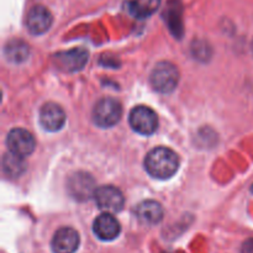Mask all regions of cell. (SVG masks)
Returning <instances> with one entry per match:
<instances>
[{
  "instance_id": "obj_1",
  "label": "cell",
  "mask_w": 253,
  "mask_h": 253,
  "mask_svg": "<svg viewBox=\"0 0 253 253\" xmlns=\"http://www.w3.org/2000/svg\"><path fill=\"white\" fill-rule=\"evenodd\" d=\"M145 168L151 177L168 179L177 173L179 168V157L170 148L156 147L146 156Z\"/></svg>"
},
{
  "instance_id": "obj_2",
  "label": "cell",
  "mask_w": 253,
  "mask_h": 253,
  "mask_svg": "<svg viewBox=\"0 0 253 253\" xmlns=\"http://www.w3.org/2000/svg\"><path fill=\"white\" fill-rule=\"evenodd\" d=\"M150 81L155 90L163 94L170 93L179 83V71L170 62H160L153 68Z\"/></svg>"
},
{
  "instance_id": "obj_3",
  "label": "cell",
  "mask_w": 253,
  "mask_h": 253,
  "mask_svg": "<svg viewBox=\"0 0 253 253\" xmlns=\"http://www.w3.org/2000/svg\"><path fill=\"white\" fill-rule=\"evenodd\" d=\"M123 115L121 104L116 99L103 98L95 104L93 109V120L96 126L109 128L115 126Z\"/></svg>"
},
{
  "instance_id": "obj_4",
  "label": "cell",
  "mask_w": 253,
  "mask_h": 253,
  "mask_svg": "<svg viewBox=\"0 0 253 253\" xmlns=\"http://www.w3.org/2000/svg\"><path fill=\"white\" fill-rule=\"evenodd\" d=\"M128 123L133 131L143 136H150L158 127V118L155 111L147 106H136L131 110Z\"/></svg>"
},
{
  "instance_id": "obj_5",
  "label": "cell",
  "mask_w": 253,
  "mask_h": 253,
  "mask_svg": "<svg viewBox=\"0 0 253 253\" xmlns=\"http://www.w3.org/2000/svg\"><path fill=\"white\" fill-rule=\"evenodd\" d=\"M67 190L72 198L84 202L95 195V180L88 173L77 172L68 178Z\"/></svg>"
},
{
  "instance_id": "obj_6",
  "label": "cell",
  "mask_w": 253,
  "mask_h": 253,
  "mask_svg": "<svg viewBox=\"0 0 253 253\" xmlns=\"http://www.w3.org/2000/svg\"><path fill=\"white\" fill-rule=\"evenodd\" d=\"M6 146L9 148V152L25 160L35 151L36 141L34 136L25 128H12L7 133Z\"/></svg>"
},
{
  "instance_id": "obj_7",
  "label": "cell",
  "mask_w": 253,
  "mask_h": 253,
  "mask_svg": "<svg viewBox=\"0 0 253 253\" xmlns=\"http://www.w3.org/2000/svg\"><path fill=\"white\" fill-rule=\"evenodd\" d=\"M89 53L84 48H72L69 51H63L57 53L53 57V62L58 69L64 72H78L84 68V66L88 62Z\"/></svg>"
},
{
  "instance_id": "obj_8",
  "label": "cell",
  "mask_w": 253,
  "mask_h": 253,
  "mask_svg": "<svg viewBox=\"0 0 253 253\" xmlns=\"http://www.w3.org/2000/svg\"><path fill=\"white\" fill-rule=\"evenodd\" d=\"M94 198L100 209L111 212L120 211L125 202L123 193L114 185H103L98 188Z\"/></svg>"
},
{
  "instance_id": "obj_9",
  "label": "cell",
  "mask_w": 253,
  "mask_h": 253,
  "mask_svg": "<svg viewBox=\"0 0 253 253\" xmlns=\"http://www.w3.org/2000/svg\"><path fill=\"white\" fill-rule=\"evenodd\" d=\"M66 123V114L63 109L54 103H47L40 110V124L49 132H56L63 127Z\"/></svg>"
},
{
  "instance_id": "obj_10",
  "label": "cell",
  "mask_w": 253,
  "mask_h": 253,
  "mask_svg": "<svg viewBox=\"0 0 253 253\" xmlns=\"http://www.w3.org/2000/svg\"><path fill=\"white\" fill-rule=\"evenodd\" d=\"M52 21L53 19L48 9L42 5H35L27 14L26 27L32 35H42L48 31Z\"/></svg>"
},
{
  "instance_id": "obj_11",
  "label": "cell",
  "mask_w": 253,
  "mask_h": 253,
  "mask_svg": "<svg viewBox=\"0 0 253 253\" xmlns=\"http://www.w3.org/2000/svg\"><path fill=\"white\" fill-rule=\"evenodd\" d=\"M79 235L72 227H62L54 234L51 247L54 253H74L79 247Z\"/></svg>"
},
{
  "instance_id": "obj_12",
  "label": "cell",
  "mask_w": 253,
  "mask_h": 253,
  "mask_svg": "<svg viewBox=\"0 0 253 253\" xmlns=\"http://www.w3.org/2000/svg\"><path fill=\"white\" fill-rule=\"evenodd\" d=\"M94 234L103 241H111L120 235L121 227L118 220L111 214H101L93 224Z\"/></svg>"
},
{
  "instance_id": "obj_13",
  "label": "cell",
  "mask_w": 253,
  "mask_h": 253,
  "mask_svg": "<svg viewBox=\"0 0 253 253\" xmlns=\"http://www.w3.org/2000/svg\"><path fill=\"white\" fill-rule=\"evenodd\" d=\"M136 216L142 224L152 226L163 219V209L155 200H145L136 207Z\"/></svg>"
},
{
  "instance_id": "obj_14",
  "label": "cell",
  "mask_w": 253,
  "mask_h": 253,
  "mask_svg": "<svg viewBox=\"0 0 253 253\" xmlns=\"http://www.w3.org/2000/svg\"><path fill=\"white\" fill-rule=\"evenodd\" d=\"M4 53L7 61L15 64H20L26 61L29 57L30 47L21 40H11L5 46Z\"/></svg>"
},
{
  "instance_id": "obj_15",
  "label": "cell",
  "mask_w": 253,
  "mask_h": 253,
  "mask_svg": "<svg viewBox=\"0 0 253 253\" xmlns=\"http://www.w3.org/2000/svg\"><path fill=\"white\" fill-rule=\"evenodd\" d=\"M161 0H132L128 2V11L138 19L152 15L160 6Z\"/></svg>"
},
{
  "instance_id": "obj_16",
  "label": "cell",
  "mask_w": 253,
  "mask_h": 253,
  "mask_svg": "<svg viewBox=\"0 0 253 253\" xmlns=\"http://www.w3.org/2000/svg\"><path fill=\"white\" fill-rule=\"evenodd\" d=\"M2 168H4V172L6 173V175L11 178H16L20 177L25 172L26 163H25L24 158L9 152L5 153L4 158H2Z\"/></svg>"
},
{
  "instance_id": "obj_17",
  "label": "cell",
  "mask_w": 253,
  "mask_h": 253,
  "mask_svg": "<svg viewBox=\"0 0 253 253\" xmlns=\"http://www.w3.org/2000/svg\"><path fill=\"white\" fill-rule=\"evenodd\" d=\"M165 16L167 17L168 26L170 27L175 35L182 34V20H180V6L179 2L174 1L167 5L165 11Z\"/></svg>"
},
{
  "instance_id": "obj_18",
  "label": "cell",
  "mask_w": 253,
  "mask_h": 253,
  "mask_svg": "<svg viewBox=\"0 0 253 253\" xmlns=\"http://www.w3.org/2000/svg\"><path fill=\"white\" fill-rule=\"evenodd\" d=\"M242 253H253V239L247 240V241L244 242L241 249Z\"/></svg>"
},
{
  "instance_id": "obj_19",
  "label": "cell",
  "mask_w": 253,
  "mask_h": 253,
  "mask_svg": "<svg viewBox=\"0 0 253 253\" xmlns=\"http://www.w3.org/2000/svg\"><path fill=\"white\" fill-rule=\"evenodd\" d=\"M251 190H252V193H253V185H252V188H251Z\"/></svg>"
},
{
  "instance_id": "obj_20",
  "label": "cell",
  "mask_w": 253,
  "mask_h": 253,
  "mask_svg": "<svg viewBox=\"0 0 253 253\" xmlns=\"http://www.w3.org/2000/svg\"><path fill=\"white\" fill-rule=\"evenodd\" d=\"M252 52H253V42H252Z\"/></svg>"
}]
</instances>
